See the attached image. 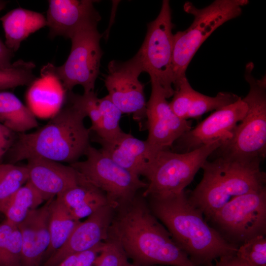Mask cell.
<instances>
[{
  "label": "cell",
  "mask_w": 266,
  "mask_h": 266,
  "mask_svg": "<svg viewBox=\"0 0 266 266\" xmlns=\"http://www.w3.org/2000/svg\"><path fill=\"white\" fill-rule=\"evenodd\" d=\"M98 24H89L73 34L70 54L63 65L57 67L48 64L41 70V73L57 78L66 92L76 85L82 86L84 93L94 91L103 54Z\"/></svg>",
  "instance_id": "ba28073f"
},
{
  "label": "cell",
  "mask_w": 266,
  "mask_h": 266,
  "mask_svg": "<svg viewBox=\"0 0 266 266\" xmlns=\"http://www.w3.org/2000/svg\"><path fill=\"white\" fill-rule=\"evenodd\" d=\"M99 105L102 115V130L100 136H97L104 139L116 137L123 132L120 127L122 113L107 95L99 98Z\"/></svg>",
  "instance_id": "4dcf8cb0"
},
{
  "label": "cell",
  "mask_w": 266,
  "mask_h": 266,
  "mask_svg": "<svg viewBox=\"0 0 266 266\" xmlns=\"http://www.w3.org/2000/svg\"><path fill=\"white\" fill-rule=\"evenodd\" d=\"M66 93L55 77L41 73V77L30 85L27 95L28 102L33 108H58Z\"/></svg>",
  "instance_id": "d4e9b609"
},
{
  "label": "cell",
  "mask_w": 266,
  "mask_h": 266,
  "mask_svg": "<svg viewBox=\"0 0 266 266\" xmlns=\"http://www.w3.org/2000/svg\"><path fill=\"white\" fill-rule=\"evenodd\" d=\"M66 98L80 107L91 121L90 131L100 136L102 130V115L99 105V98L94 91L84 93L83 95L66 92Z\"/></svg>",
  "instance_id": "f546056e"
},
{
  "label": "cell",
  "mask_w": 266,
  "mask_h": 266,
  "mask_svg": "<svg viewBox=\"0 0 266 266\" xmlns=\"http://www.w3.org/2000/svg\"><path fill=\"white\" fill-rule=\"evenodd\" d=\"M115 209L104 205L84 221H80L66 242L42 266H56L68 256L90 250L108 238L109 229Z\"/></svg>",
  "instance_id": "9a60e30c"
},
{
  "label": "cell",
  "mask_w": 266,
  "mask_h": 266,
  "mask_svg": "<svg viewBox=\"0 0 266 266\" xmlns=\"http://www.w3.org/2000/svg\"><path fill=\"white\" fill-rule=\"evenodd\" d=\"M262 160L223 154L201 167L203 177L188 195L206 219L233 199L266 188Z\"/></svg>",
  "instance_id": "277c9868"
},
{
  "label": "cell",
  "mask_w": 266,
  "mask_h": 266,
  "mask_svg": "<svg viewBox=\"0 0 266 266\" xmlns=\"http://www.w3.org/2000/svg\"><path fill=\"white\" fill-rule=\"evenodd\" d=\"M248 3V0H216L201 9L191 2L185 3L184 11L194 20L187 29L173 34V87L186 77L187 68L203 42L220 26L240 15Z\"/></svg>",
  "instance_id": "5b68a950"
},
{
  "label": "cell",
  "mask_w": 266,
  "mask_h": 266,
  "mask_svg": "<svg viewBox=\"0 0 266 266\" xmlns=\"http://www.w3.org/2000/svg\"><path fill=\"white\" fill-rule=\"evenodd\" d=\"M14 52L0 39V68H7L11 66Z\"/></svg>",
  "instance_id": "8d00e7d4"
},
{
  "label": "cell",
  "mask_w": 266,
  "mask_h": 266,
  "mask_svg": "<svg viewBox=\"0 0 266 266\" xmlns=\"http://www.w3.org/2000/svg\"><path fill=\"white\" fill-rule=\"evenodd\" d=\"M143 71L136 53L127 61H110L104 80L111 100L122 114L132 115L141 128L142 121L146 119L147 103L144 85L138 79Z\"/></svg>",
  "instance_id": "7c38bea8"
},
{
  "label": "cell",
  "mask_w": 266,
  "mask_h": 266,
  "mask_svg": "<svg viewBox=\"0 0 266 266\" xmlns=\"http://www.w3.org/2000/svg\"><path fill=\"white\" fill-rule=\"evenodd\" d=\"M80 221L73 218L60 198L51 200L49 205L50 243L43 264L64 244Z\"/></svg>",
  "instance_id": "cb8c5ba5"
},
{
  "label": "cell",
  "mask_w": 266,
  "mask_h": 266,
  "mask_svg": "<svg viewBox=\"0 0 266 266\" xmlns=\"http://www.w3.org/2000/svg\"><path fill=\"white\" fill-rule=\"evenodd\" d=\"M22 254L20 231L5 219L0 223V266H22Z\"/></svg>",
  "instance_id": "4316f807"
},
{
  "label": "cell",
  "mask_w": 266,
  "mask_h": 266,
  "mask_svg": "<svg viewBox=\"0 0 266 266\" xmlns=\"http://www.w3.org/2000/svg\"><path fill=\"white\" fill-rule=\"evenodd\" d=\"M52 199L31 211L17 226L22 238V266H41L43 264L50 243L49 205Z\"/></svg>",
  "instance_id": "d6986e66"
},
{
  "label": "cell",
  "mask_w": 266,
  "mask_h": 266,
  "mask_svg": "<svg viewBox=\"0 0 266 266\" xmlns=\"http://www.w3.org/2000/svg\"><path fill=\"white\" fill-rule=\"evenodd\" d=\"M94 140L101 146L100 151L131 172L145 176L155 155L146 140L123 132L115 138L104 139L96 136Z\"/></svg>",
  "instance_id": "ac0fdd59"
},
{
  "label": "cell",
  "mask_w": 266,
  "mask_h": 266,
  "mask_svg": "<svg viewBox=\"0 0 266 266\" xmlns=\"http://www.w3.org/2000/svg\"><path fill=\"white\" fill-rule=\"evenodd\" d=\"M91 0H50L47 11L49 36L70 38L85 26L101 19Z\"/></svg>",
  "instance_id": "2e32d148"
},
{
  "label": "cell",
  "mask_w": 266,
  "mask_h": 266,
  "mask_svg": "<svg viewBox=\"0 0 266 266\" xmlns=\"http://www.w3.org/2000/svg\"><path fill=\"white\" fill-rule=\"evenodd\" d=\"M251 266H266V237L260 235L240 245L236 252Z\"/></svg>",
  "instance_id": "1f68e13d"
},
{
  "label": "cell",
  "mask_w": 266,
  "mask_h": 266,
  "mask_svg": "<svg viewBox=\"0 0 266 266\" xmlns=\"http://www.w3.org/2000/svg\"><path fill=\"white\" fill-rule=\"evenodd\" d=\"M146 198L153 214L195 266H208L221 257L236 254L238 246L227 241L209 225L185 191L165 198Z\"/></svg>",
  "instance_id": "7a4b0ae2"
},
{
  "label": "cell",
  "mask_w": 266,
  "mask_h": 266,
  "mask_svg": "<svg viewBox=\"0 0 266 266\" xmlns=\"http://www.w3.org/2000/svg\"><path fill=\"white\" fill-rule=\"evenodd\" d=\"M35 65L32 62L19 60L7 68H0V90L31 85L36 79L33 71Z\"/></svg>",
  "instance_id": "f1b7e54d"
},
{
  "label": "cell",
  "mask_w": 266,
  "mask_h": 266,
  "mask_svg": "<svg viewBox=\"0 0 266 266\" xmlns=\"http://www.w3.org/2000/svg\"><path fill=\"white\" fill-rule=\"evenodd\" d=\"M7 1L0 0V12L5 7Z\"/></svg>",
  "instance_id": "74e56055"
},
{
  "label": "cell",
  "mask_w": 266,
  "mask_h": 266,
  "mask_svg": "<svg viewBox=\"0 0 266 266\" xmlns=\"http://www.w3.org/2000/svg\"><path fill=\"white\" fill-rule=\"evenodd\" d=\"M108 240L118 243L137 266H195L142 195L115 209Z\"/></svg>",
  "instance_id": "6da1fadb"
},
{
  "label": "cell",
  "mask_w": 266,
  "mask_h": 266,
  "mask_svg": "<svg viewBox=\"0 0 266 266\" xmlns=\"http://www.w3.org/2000/svg\"><path fill=\"white\" fill-rule=\"evenodd\" d=\"M228 242L238 246L266 234V188L237 197L208 219Z\"/></svg>",
  "instance_id": "9c48e42d"
},
{
  "label": "cell",
  "mask_w": 266,
  "mask_h": 266,
  "mask_svg": "<svg viewBox=\"0 0 266 266\" xmlns=\"http://www.w3.org/2000/svg\"><path fill=\"white\" fill-rule=\"evenodd\" d=\"M84 155L85 160L69 165L102 191L108 204L115 208L130 202L139 190L147 187L139 176L119 166L100 149L90 145Z\"/></svg>",
  "instance_id": "30bf717a"
},
{
  "label": "cell",
  "mask_w": 266,
  "mask_h": 266,
  "mask_svg": "<svg viewBox=\"0 0 266 266\" xmlns=\"http://www.w3.org/2000/svg\"><path fill=\"white\" fill-rule=\"evenodd\" d=\"M121 266H135L133 264H130L129 263L128 261L125 263L123 265H122Z\"/></svg>",
  "instance_id": "f35d334b"
},
{
  "label": "cell",
  "mask_w": 266,
  "mask_h": 266,
  "mask_svg": "<svg viewBox=\"0 0 266 266\" xmlns=\"http://www.w3.org/2000/svg\"><path fill=\"white\" fill-rule=\"evenodd\" d=\"M105 243L102 242L90 250L71 255L56 266H93Z\"/></svg>",
  "instance_id": "836d02e7"
},
{
  "label": "cell",
  "mask_w": 266,
  "mask_h": 266,
  "mask_svg": "<svg viewBox=\"0 0 266 266\" xmlns=\"http://www.w3.org/2000/svg\"><path fill=\"white\" fill-rule=\"evenodd\" d=\"M26 166L28 181L46 201L75 186L83 178L71 166L43 158L29 159Z\"/></svg>",
  "instance_id": "e0dca14e"
},
{
  "label": "cell",
  "mask_w": 266,
  "mask_h": 266,
  "mask_svg": "<svg viewBox=\"0 0 266 266\" xmlns=\"http://www.w3.org/2000/svg\"><path fill=\"white\" fill-rule=\"evenodd\" d=\"M56 197L60 198L73 218L78 221L108 204L105 194L83 176L77 185Z\"/></svg>",
  "instance_id": "7402d4cb"
},
{
  "label": "cell",
  "mask_w": 266,
  "mask_h": 266,
  "mask_svg": "<svg viewBox=\"0 0 266 266\" xmlns=\"http://www.w3.org/2000/svg\"><path fill=\"white\" fill-rule=\"evenodd\" d=\"M146 103V118L148 135L146 140L152 150H168L173 143L192 129V123L176 116L166 100L165 92L155 81Z\"/></svg>",
  "instance_id": "4fadbf2b"
},
{
  "label": "cell",
  "mask_w": 266,
  "mask_h": 266,
  "mask_svg": "<svg viewBox=\"0 0 266 266\" xmlns=\"http://www.w3.org/2000/svg\"><path fill=\"white\" fill-rule=\"evenodd\" d=\"M0 122L17 133L36 128L34 113L11 92L0 91Z\"/></svg>",
  "instance_id": "603a6c76"
},
{
  "label": "cell",
  "mask_w": 266,
  "mask_h": 266,
  "mask_svg": "<svg viewBox=\"0 0 266 266\" xmlns=\"http://www.w3.org/2000/svg\"><path fill=\"white\" fill-rule=\"evenodd\" d=\"M128 261L121 247L116 242L107 240L94 266H121Z\"/></svg>",
  "instance_id": "d6a6232c"
},
{
  "label": "cell",
  "mask_w": 266,
  "mask_h": 266,
  "mask_svg": "<svg viewBox=\"0 0 266 266\" xmlns=\"http://www.w3.org/2000/svg\"><path fill=\"white\" fill-rule=\"evenodd\" d=\"M252 62L245 66L244 78L250 89L242 99L248 109L231 139L220 148L223 154L263 159L266 154V77L254 76Z\"/></svg>",
  "instance_id": "52a82bcc"
},
{
  "label": "cell",
  "mask_w": 266,
  "mask_h": 266,
  "mask_svg": "<svg viewBox=\"0 0 266 266\" xmlns=\"http://www.w3.org/2000/svg\"><path fill=\"white\" fill-rule=\"evenodd\" d=\"M67 100L44 126L32 133H18L4 158L5 163L40 158L70 165L84 155L90 145L91 132L84 125L87 116L80 107Z\"/></svg>",
  "instance_id": "3957f363"
},
{
  "label": "cell",
  "mask_w": 266,
  "mask_h": 266,
  "mask_svg": "<svg viewBox=\"0 0 266 266\" xmlns=\"http://www.w3.org/2000/svg\"><path fill=\"white\" fill-rule=\"evenodd\" d=\"M46 201L39 192L29 181L14 194L3 213L5 219L18 226L32 211Z\"/></svg>",
  "instance_id": "484cf974"
},
{
  "label": "cell",
  "mask_w": 266,
  "mask_h": 266,
  "mask_svg": "<svg viewBox=\"0 0 266 266\" xmlns=\"http://www.w3.org/2000/svg\"><path fill=\"white\" fill-rule=\"evenodd\" d=\"M18 133L0 122V164L14 145Z\"/></svg>",
  "instance_id": "e575fe53"
},
{
  "label": "cell",
  "mask_w": 266,
  "mask_h": 266,
  "mask_svg": "<svg viewBox=\"0 0 266 266\" xmlns=\"http://www.w3.org/2000/svg\"><path fill=\"white\" fill-rule=\"evenodd\" d=\"M28 181L26 166L0 164V213H4L14 194Z\"/></svg>",
  "instance_id": "83f0119b"
},
{
  "label": "cell",
  "mask_w": 266,
  "mask_h": 266,
  "mask_svg": "<svg viewBox=\"0 0 266 266\" xmlns=\"http://www.w3.org/2000/svg\"><path fill=\"white\" fill-rule=\"evenodd\" d=\"M208 266H251L242 260L236 254L224 256L216 260Z\"/></svg>",
  "instance_id": "d590c367"
},
{
  "label": "cell",
  "mask_w": 266,
  "mask_h": 266,
  "mask_svg": "<svg viewBox=\"0 0 266 266\" xmlns=\"http://www.w3.org/2000/svg\"><path fill=\"white\" fill-rule=\"evenodd\" d=\"M169 105L175 114L183 120L197 118L208 112L218 110L237 100L240 97L229 92H219L215 97L195 90L186 77L174 87Z\"/></svg>",
  "instance_id": "ffe728a7"
},
{
  "label": "cell",
  "mask_w": 266,
  "mask_h": 266,
  "mask_svg": "<svg viewBox=\"0 0 266 266\" xmlns=\"http://www.w3.org/2000/svg\"><path fill=\"white\" fill-rule=\"evenodd\" d=\"M247 109V104L240 97L234 102L216 110L183 134L177 140L180 146L186 152L216 140L224 145L232 138Z\"/></svg>",
  "instance_id": "5bb4252c"
},
{
  "label": "cell",
  "mask_w": 266,
  "mask_h": 266,
  "mask_svg": "<svg viewBox=\"0 0 266 266\" xmlns=\"http://www.w3.org/2000/svg\"><path fill=\"white\" fill-rule=\"evenodd\" d=\"M171 11L169 0L162 1L156 18L147 25L144 41L137 52L143 71L148 73L151 81L162 87L166 98L172 97V55L173 34Z\"/></svg>",
  "instance_id": "8fae6325"
},
{
  "label": "cell",
  "mask_w": 266,
  "mask_h": 266,
  "mask_svg": "<svg viewBox=\"0 0 266 266\" xmlns=\"http://www.w3.org/2000/svg\"><path fill=\"white\" fill-rule=\"evenodd\" d=\"M0 20L4 32L5 44L14 52L30 34L47 26L43 14L23 8L11 10Z\"/></svg>",
  "instance_id": "44dd1931"
},
{
  "label": "cell",
  "mask_w": 266,
  "mask_h": 266,
  "mask_svg": "<svg viewBox=\"0 0 266 266\" xmlns=\"http://www.w3.org/2000/svg\"><path fill=\"white\" fill-rule=\"evenodd\" d=\"M222 145L216 140L189 152L159 151L145 175L144 198H165L179 194L193 181L208 157Z\"/></svg>",
  "instance_id": "8992f818"
}]
</instances>
